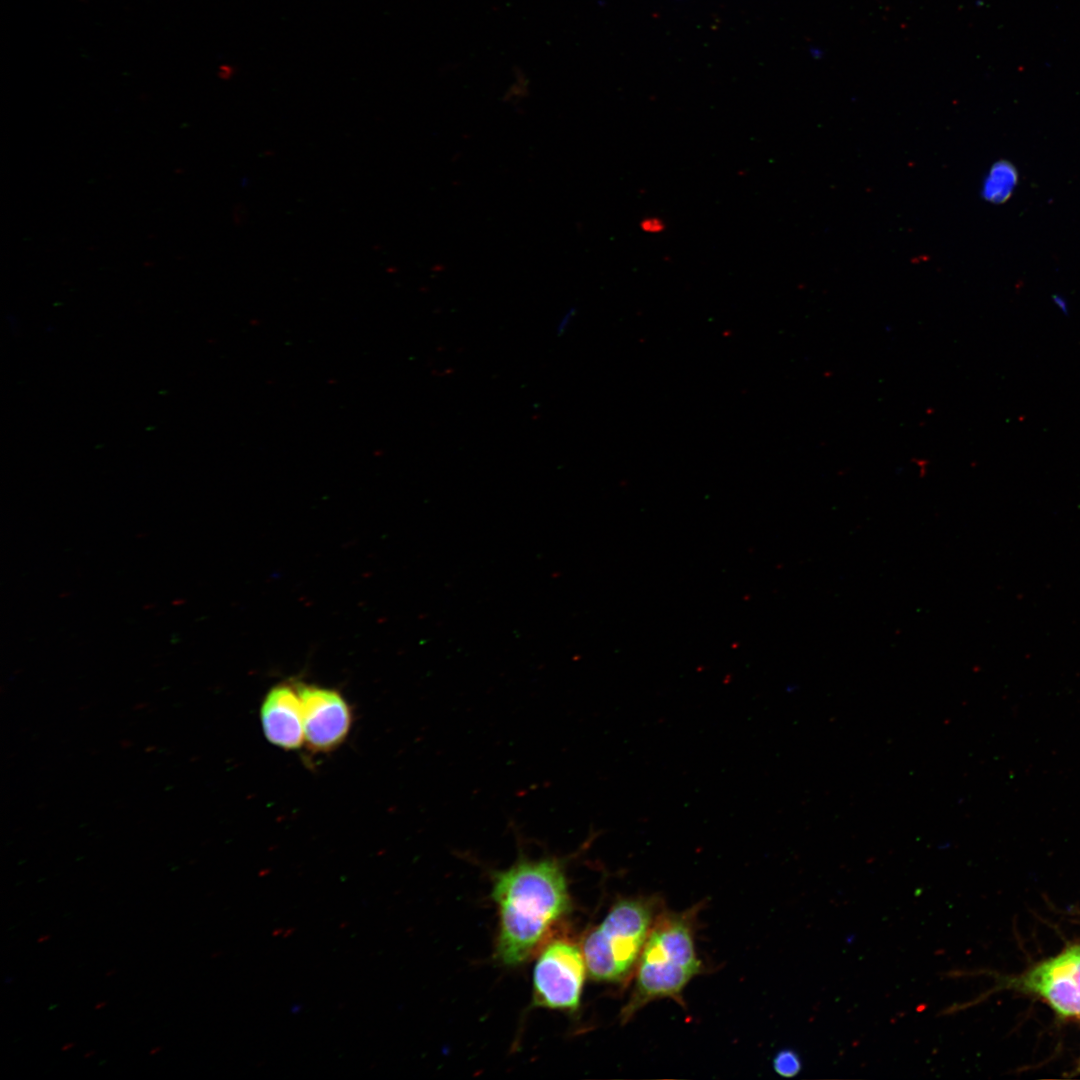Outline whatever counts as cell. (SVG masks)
I'll return each instance as SVG.
<instances>
[{"instance_id": "6da1fadb", "label": "cell", "mask_w": 1080, "mask_h": 1080, "mask_svg": "<svg viewBox=\"0 0 1080 1080\" xmlns=\"http://www.w3.org/2000/svg\"><path fill=\"white\" fill-rule=\"evenodd\" d=\"M498 907L496 957L505 965L524 962L570 909L563 865L556 858H521L493 877Z\"/></svg>"}, {"instance_id": "7a4b0ae2", "label": "cell", "mask_w": 1080, "mask_h": 1080, "mask_svg": "<svg viewBox=\"0 0 1080 1080\" xmlns=\"http://www.w3.org/2000/svg\"><path fill=\"white\" fill-rule=\"evenodd\" d=\"M700 971L688 916L662 915L638 959L634 987L621 1013L623 1022L653 1000L669 997L681 1002L684 987Z\"/></svg>"}, {"instance_id": "3957f363", "label": "cell", "mask_w": 1080, "mask_h": 1080, "mask_svg": "<svg viewBox=\"0 0 1080 1080\" xmlns=\"http://www.w3.org/2000/svg\"><path fill=\"white\" fill-rule=\"evenodd\" d=\"M653 919L648 900L629 898L614 904L584 939L582 952L589 975L606 982L626 978L640 957Z\"/></svg>"}, {"instance_id": "277c9868", "label": "cell", "mask_w": 1080, "mask_h": 1080, "mask_svg": "<svg viewBox=\"0 0 1080 1080\" xmlns=\"http://www.w3.org/2000/svg\"><path fill=\"white\" fill-rule=\"evenodd\" d=\"M587 970L583 952L566 939H555L540 953L533 971V1002L537 1006L575 1011Z\"/></svg>"}, {"instance_id": "5b68a950", "label": "cell", "mask_w": 1080, "mask_h": 1080, "mask_svg": "<svg viewBox=\"0 0 1080 1080\" xmlns=\"http://www.w3.org/2000/svg\"><path fill=\"white\" fill-rule=\"evenodd\" d=\"M1013 985L1038 995L1062 1017L1080 1018V943L1035 965Z\"/></svg>"}, {"instance_id": "8992f818", "label": "cell", "mask_w": 1080, "mask_h": 1080, "mask_svg": "<svg viewBox=\"0 0 1080 1080\" xmlns=\"http://www.w3.org/2000/svg\"><path fill=\"white\" fill-rule=\"evenodd\" d=\"M304 737L314 751H329L346 738L351 727V710L336 690L300 683Z\"/></svg>"}, {"instance_id": "52a82bcc", "label": "cell", "mask_w": 1080, "mask_h": 1080, "mask_svg": "<svg viewBox=\"0 0 1080 1080\" xmlns=\"http://www.w3.org/2000/svg\"><path fill=\"white\" fill-rule=\"evenodd\" d=\"M261 722L272 744L289 750L303 744L302 705L296 685L279 684L270 689L261 706Z\"/></svg>"}, {"instance_id": "ba28073f", "label": "cell", "mask_w": 1080, "mask_h": 1080, "mask_svg": "<svg viewBox=\"0 0 1080 1080\" xmlns=\"http://www.w3.org/2000/svg\"><path fill=\"white\" fill-rule=\"evenodd\" d=\"M1017 181L1018 174L1014 165L1006 160L997 161L984 180L983 198L994 204L1004 203L1011 197Z\"/></svg>"}, {"instance_id": "9c48e42d", "label": "cell", "mask_w": 1080, "mask_h": 1080, "mask_svg": "<svg viewBox=\"0 0 1080 1080\" xmlns=\"http://www.w3.org/2000/svg\"><path fill=\"white\" fill-rule=\"evenodd\" d=\"M773 1068L780 1076L794 1077L801 1070L800 1057L794 1050L783 1049L775 1055Z\"/></svg>"}, {"instance_id": "30bf717a", "label": "cell", "mask_w": 1080, "mask_h": 1080, "mask_svg": "<svg viewBox=\"0 0 1080 1080\" xmlns=\"http://www.w3.org/2000/svg\"><path fill=\"white\" fill-rule=\"evenodd\" d=\"M640 229L648 234H660L665 231L666 223L658 216H647L639 223Z\"/></svg>"}, {"instance_id": "8fae6325", "label": "cell", "mask_w": 1080, "mask_h": 1080, "mask_svg": "<svg viewBox=\"0 0 1080 1080\" xmlns=\"http://www.w3.org/2000/svg\"><path fill=\"white\" fill-rule=\"evenodd\" d=\"M1054 302L1062 310L1063 313L1068 312L1067 303L1063 298H1061L1059 296H1054Z\"/></svg>"}, {"instance_id": "7c38bea8", "label": "cell", "mask_w": 1080, "mask_h": 1080, "mask_svg": "<svg viewBox=\"0 0 1080 1080\" xmlns=\"http://www.w3.org/2000/svg\"><path fill=\"white\" fill-rule=\"evenodd\" d=\"M74 1046H75V1043L68 1042V1043H66L65 1045L62 1046L61 1050L62 1051H67V1050L72 1049Z\"/></svg>"}, {"instance_id": "4fadbf2b", "label": "cell", "mask_w": 1080, "mask_h": 1080, "mask_svg": "<svg viewBox=\"0 0 1080 1080\" xmlns=\"http://www.w3.org/2000/svg\"><path fill=\"white\" fill-rule=\"evenodd\" d=\"M50 937H51L50 935H42V936L38 937L37 942L38 943H43V942L49 940Z\"/></svg>"}, {"instance_id": "5bb4252c", "label": "cell", "mask_w": 1080, "mask_h": 1080, "mask_svg": "<svg viewBox=\"0 0 1080 1080\" xmlns=\"http://www.w3.org/2000/svg\"><path fill=\"white\" fill-rule=\"evenodd\" d=\"M162 1050L161 1046H156L149 1051L150 1055H155Z\"/></svg>"}, {"instance_id": "9a60e30c", "label": "cell", "mask_w": 1080, "mask_h": 1080, "mask_svg": "<svg viewBox=\"0 0 1080 1080\" xmlns=\"http://www.w3.org/2000/svg\"><path fill=\"white\" fill-rule=\"evenodd\" d=\"M106 1005H107V1002H106V1001H101V1002H99L98 1004H96V1005H95V1009H96V1010L102 1009V1008H104V1007H105Z\"/></svg>"}, {"instance_id": "2e32d148", "label": "cell", "mask_w": 1080, "mask_h": 1080, "mask_svg": "<svg viewBox=\"0 0 1080 1080\" xmlns=\"http://www.w3.org/2000/svg\"><path fill=\"white\" fill-rule=\"evenodd\" d=\"M94 1054H95V1051H94V1050H90V1051H88V1052H86V1053L84 1054V1058H85V1059H87V1058H90V1057H92V1056H93Z\"/></svg>"}, {"instance_id": "e0dca14e", "label": "cell", "mask_w": 1080, "mask_h": 1080, "mask_svg": "<svg viewBox=\"0 0 1080 1080\" xmlns=\"http://www.w3.org/2000/svg\"><path fill=\"white\" fill-rule=\"evenodd\" d=\"M115 973H116V970H115V969H110L109 971H107V972L105 973V976H106V977H109V976H113V975H114Z\"/></svg>"}]
</instances>
